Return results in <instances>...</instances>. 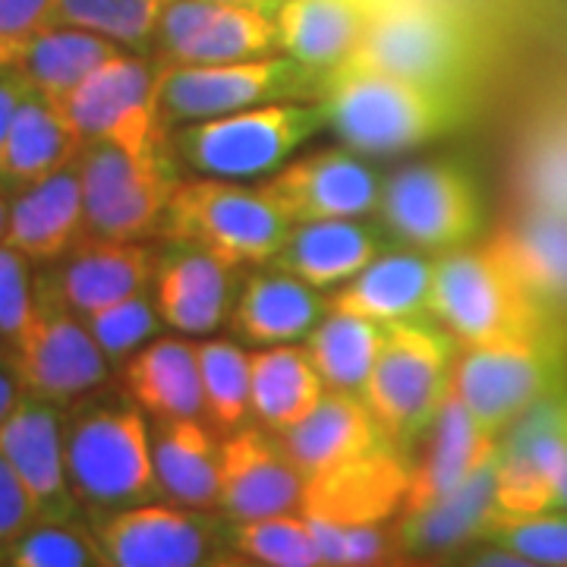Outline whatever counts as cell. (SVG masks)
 Wrapping results in <instances>:
<instances>
[{
	"instance_id": "6da1fadb",
	"label": "cell",
	"mask_w": 567,
	"mask_h": 567,
	"mask_svg": "<svg viewBox=\"0 0 567 567\" xmlns=\"http://www.w3.org/2000/svg\"><path fill=\"white\" fill-rule=\"evenodd\" d=\"M316 102L328 126L360 155H394L442 140L464 123L470 99L375 70L334 66Z\"/></svg>"
},
{
	"instance_id": "7a4b0ae2",
	"label": "cell",
	"mask_w": 567,
	"mask_h": 567,
	"mask_svg": "<svg viewBox=\"0 0 567 567\" xmlns=\"http://www.w3.org/2000/svg\"><path fill=\"white\" fill-rule=\"evenodd\" d=\"M66 476L85 514L158 502L152 420L126 394L102 391L66 406Z\"/></svg>"
},
{
	"instance_id": "3957f363",
	"label": "cell",
	"mask_w": 567,
	"mask_h": 567,
	"mask_svg": "<svg viewBox=\"0 0 567 567\" xmlns=\"http://www.w3.org/2000/svg\"><path fill=\"white\" fill-rule=\"evenodd\" d=\"M429 316L445 328L457 347L507 341L565 344V324L529 293L492 244L464 246L439 256Z\"/></svg>"
},
{
	"instance_id": "277c9868",
	"label": "cell",
	"mask_w": 567,
	"mask_h": 567,
	"mask_svg": "<svg viewBox=\"0 0 567 567\" xmlns=\"http://www.w3.org/2000/svg\"><path fill=\"white\" fill-rule=\"evenodd\" d=\"M341 66L375 70L466 99L476 44L457 13L435 0H372L363 41Z\"/></svg>"
},
{
	"instance_id": "5b68a950",
	"label": "cell",
	"mask_w": 567,
	"mask_h": 567,
	"mask_svg": "<svg viewBox=\"0 0 567 567\" xmlns=\"http://www.w3.org/2000/svg\"><path fill=\"white\" fill-rule=\"evenodd\" d=\"M293 224L268 203L262 189L224 177H186L177 183L162 234L171 246L199 249L230 268L271 265Z\"/></svg>"
},
{
	"instance_id": "8992f818",
	"label": "cell",
	"mask_w": 567,
	"mask_h": 567,
	"mask_svg": "<svg viewBox=\"0 0 567 567\" xmlns=\"http://www.w3.org/2000/svg\"><path fill=\"white\" fill-rule=\"evenodd\" d=\"M457 341L429 319L385 324V341L363 388L372 410L394 445L410 451L425 439L451 394Z\"/></svg>"
},
{
	"instance_id": "52a82bcc",
	"label": "cell",
	"mask_w": 567,
	"mask_h": 567,
	"mask_svg": "<svg viewBox=\"0 0 567 567\" xmlns=\"http://www.w3.org/2000/svg\"><path fill=\"white\" fill-rule=\"evenodd\" d=\"M328 121L319 102H275L174 130V155L205 177L252 181L281 171Z\"/></svg>"
},
{
	"instance_id": "ba28073f",
	"label": "cell",
	"mask_w": 567,
	"mask_h": 567,
	"mask_svg": "<svg viewBox=\"0 0 567 567\" xmlns=\"http://www.w3.org/2000/svg\"><path fill=\"white\" fill-rule=\"evenodd\" d=\"M158 73V104L171 130L246 107L275 102H306L319 95L322 76L287 54L234 63H164Z\"/></svg>"
},
{
	"instance_id": "9c48e42d",
	"label": "cell",
	"mask_w": 567,
	"mask_h": 567,
	"mask_svg": "<svg viewBox=\"0 0 567 567\" xmlns=\"http://www.w3.org/2000/svg\"><path fill=\"white\" fill-rule=\"evenodd\" d=\"M7 363L25 394L58 406L102 391L114 372L89 324L63 303L44 275L35 278V309L20 338L7 347Z\"/></svg>"
},
{
	"instance_id": "30bf717a",
	"label": "cell",
	"mask_w": 567,
	"mask_h": 567,
	"mask_svg": "<svg viewBox=\"0 0 567 567\" xmlns=\"http://www.w3.org/2000/svg\"><path fill=\"white\" fill-rule=\"evenodd\" d=\"M227 527L218 511L167 498L85 514L102 567H205L227 548Z\"/></svg>"
},
{
	"instance_id": "8fae6325",
	"label": "cell",
	"mask_w": 567,
	"mask_h": 567,
	"mask_svg": "<svg viewBox=\"0 0 567 567\" xmlns=\"http://www.w3.org/2000/svg\"><path fill=\"white\" fill-rule=\"evenodd\" d=\"M89 237L145 240L162 234L171 196L181 183L171 152L130 155L111 142H89L80 158Z\"/></svg>"
},
{
	"instance_id": "7c38bea8",
	"label": "cell",
	"mask_w": 567,
	"mask_h": 567,
	"mask_svg": "<svg viewBox=\"0 0 567 567\" xmlns=\"http://www.w3.org/2000/svg\"><path fill=\"white\" fill-rule=\"evenodd\" d=\"M379 212L398 244L429 256L464 249L483 227V199L476 181L454 162L401 167L385 181Z\"/></svg>"
},
{
	"instance_id": "4fadbf2b",
	"label": "cell",
	"mask_w": 567,
	"mask_h": 567,
	"mask_svg": "<svg viewBox=\"0 0 567 567\" xmlns=\"http://www.w3.org/2000/svg\"><path fill=\"white\" fill-rule=\"evenodd\" d=\"M565 382V344L558 341L461 347L451 369V391L495 439Z\"/></svg>"
},
{
	"instance_id": "5bb4252c",
	"label": "cell",
	"mask_w": 567,
	"mask_h": 567,
	"mask_svg": "<svg viewBox=\"0 0 567 567\" xmlns=\"http://www.w3.org/2000/svg\"><path fill=\"white\" fill-rule=\"evenodd\" d=\"M58 107L85 142H111L130 155H158L174 145L158 104L155 63L126 48L80 82Z\"/></svg>"
},
{
	"instance_id": "9a60e30c",
	"label": "cell",
	"mask_w": 567,
	"mask_h": 567,
	"mask_svg": "<svg viewBox=\"0 0 567 567\" xmlns=\"http://www.w3.org/2000/svg\"><path fill=\"white\" fill-rule=\"evenodd\" d=\"M290 224L365 218L379 212L385 181L353 148H319L290 158L259 186Z\"/></svg>"
},
{
	"instance_id": "2e32d148",
	"label": "cell",
	"mask_w": 567,
	"mask_h": 567,
	"mask_svg": "<svg viewBox=\"0 0 567 567\" xmlns=\"http://www.w3.org/2000/svg\"><path fill=\"white\" fill-rule=\"evenodd\" d=\"M306 473L290 457L278 432L265 425H240L221 435V495L218 514L230 524L300 514Z\"/></svg>"
},
{
	"instance_id": "e0dca14e",
	"label": "cell",
	"mask_w": 567,
	"mask_h": 567,
	"mask_svg": "<svg viewBox=\"0 0 567 567\" xmlns=\"http://www.w3.org/2000/svg\"><path fill=\"white\" fill-rule=\"evenodd\" d=\"M410 476V451L385 439L347 464L309 476L303 514L338 527L391 524L406 505Z\"/></svg>"
},
{
	"instance_id": "ac0fdd59",
	"label": "cell",
	"mask_w": 567,
	"mask_h": 567,
	"mask_svg": "<svg viewBox=\"0 0 567 567\" xmlns=\"http://www.w3.org/2000/svg\"><path fill=\"white\" fill-rule=\"evenodd\" d=\"M155 48L164 63H234L281 51L275 13L215 0H171Z\"/></svg>"
},
{
	"instance_id": "d6986e66",
	"label": "cell",
	"mask_w": 567,
	"mask_h": 567,
	"mask_svg": "<svg viewBox=\"0 0 567 567\" xmlns=\"http://www.w3.org/2000/svg\"><path fill=\"white\" fill-rule=\"evenodd\" d=\"M66 406L48 404L22 391L10 416L0 423V454L29 492L39 520L73 524L80 520V502L66 476V442H63Z\"/></svg>"
},
{
	"instance_id": "ffe728a7",
	"label": "cell",
	"mask_w": 567,
	"mask_h": 567,
	"mask_svg": "<svg viewBox=\"0 0 567 567\" xmlns=\"http://www.w3.org/2000/svg\"><path fill=\"white\" fill-rule=\"evenodd\" d=\"M158 256L142 240L82 237L51 275H44L80 319L152 290Z\"/></svg>"
},
{
	"instance_id": "44dd1931",
	"label": "cell",
	"mask_w": 567,
	"mask_h": 567,
	"mask_svg": "<svg viewBox=\"0 0 567 567\" xmlns=\"http://www.w3.org/2000/svg\"><path fill=\"white\" fill-rule=\"evenodd\" d=\"M495 517V457L464 486L425 507L394 517V539L404 555L425 565L447 567L464 548L483 543Z\"/></svg>"
},
{
	"instance_id": "7402d4cb",
	"label": "cell",
	"mask_w": 567,
	"mask_h": 567,
	"mask_svg": "<svg viewBox=\"0 0 567 567\" xmlns=\"http://www.w3.org/2000/svg\"><path fill=\"white\" fill-rule=\"evenodd\" d=\"M82 237H89V227L80 162L13 193L3 244L17 249L22 259L32 265H58Z\"/></svg>"
},
{
	"instance_id": "603a6c76",
	"label": "cell",
	"mask_w": 567,
	"mask_h": 567,
	"mask_svg": "<svg viewBox=\"0 0 567 567\" xmlns=\"http://www.w3.org/2000/svg\"><path fill=\"white\" fill-rule=\"evenodd\" d=\"M498 442L502 439L488 435L451 391L439 420L425 432L423 454L413 461L404 511L432 505L464 486L473 473H480L498 454Z\"/></svg>"
},
{
	"instance_id": "cb8c5ba5",
	"label": "cell",
	"mask_w": 567,
	"mask_h": 567,
	"mask_svg": "<svg viewBox=\"0 0 567 567\" xmlns=\"http://www.w3.org/2000/svg\"><path fill=\"white\" fill-rule=\"evenodd\" d=\"M435 265L439 256H429L410 246L398 252H382L353 281L331 290L328 309L363 316L379 324L423 319L425 312H432Z\"/></svg>"
},
{
	"instance_id": "d4e9b609",
	"label": "cell",
	"mask_w": 567,
	"mask_h": 567,
	"mask_svg": "<svg viewBox=\"0 0 567 567\" xmlns=\"http://www.w3.org/2000/svg\"><path fill=\"white\" fill-rule=\"evenodd\" d=\"M237 268L205 256L199 249L174 246L158 259L152 297L167 328L181 334H212L234 309Z\"/></svg>"
},
{
	"instance_id": "484cf974",
	"label": "cell",
	"mask_w": 567,
	"mask_h": 567,
	"mask_svg": "<svg viewBox=\"0 0 567 567\" xmlns=\"http://www.w3.org/2000/svg\"><path fill=\"white\" fill-rule=\"evenodd\" d=\"M385 252V240L363 218L293 224L275 268L290 271L316 290H338Z\"/></svg>"
},
{
	"instance_id": "4316f807",
	"label": "cell",
	"mask_w": 567,
	"mask_h": 567,
	"mask_svg": "<svg viewBox=\"0 0 567 567\" xmlns=\"http://www.w3.org/2000/svg\"><path fill=\"white\" fill-rule=\"evenodd\" d=\"M324 312L328 300L319 297L316 287L271 265L268 271L246 278L230 309V328L252 347L297 344L300 338H309Z\"/></svg>"
},
{
	"instance_id": "83f0119b",
	"label": "cell",
	"mask_w": 567,
	"mask_h": 567,
	"mask_svg": "<svg viewBox=\"0 0 567 567\" xmlns=\"http://www.w3.org/2000/svg\"><path fill=\"white\" fill-rule=\"evenodd\" d=\"M221 432L203 416L152 420L155 473L167 502L199 511H218L221 495Z\"/></svg>"
},
{
	"instance_id": "f1b7e54d",
	"label": "cell",
	"mask_w": 567,
	"mask_h": 567,
	"mask_svg": "<svg viewBox=\"0 0 567 567\" xmlns=\"http://www.w3.org/2000/svg\"><path fill=\"white\" fill-rule=\"evenodd\" d=\"M372 0H281L275 10L281 54L324 76L360 48Z\"/></svg>"
},
{
	"instance_id": "f546056e",
	"label": "cell",
	"mask_w": 567,
	"mask_h": 567,
	"mask_svg": "<svg viewBox=\"0 0 567 567\" xmlns=\"http://www.w3.org/2000/svg\"><path fill=\"white\" fill-rule=\"evenodd\" d=\"M117 372H121V391L148 420L203 416L196 341L152 338Z\"/></svg>"
},
{
	"instance_id": "4dcf8cb0",
	"label": "cell",
	"mask_w": 567,
	"mask_h": 567,
	"mask_svg": "<svg viewBox=\"0 0 567 567\" xmlns=\"http://www.w3.org/2000/svg\"><path fill=\"white\" fill-rule=\"evenodd\" d=\"M281 439L309 480L382 445L388 435L375 423L363 394L328 388L316 410L293 429L281 432Z\"/></svg>"
},
{
	"instance_id": "1f68e13d",
	"label": "cell",
	"mask_w": 567,
	"mask_h": 567,
	"mask_svg": "<svg viewBox=\"0 0 567 567\" xmlns=\"http://www.w3.org/2000/svg\"><path fill=\"white\" fill-rule=\"evenodd\" d=\"M488 244L517 271L529 293L567 324V218L539 208H520Z\"/></svg>"
},
{
	"instance_id": "d6a6232c",
	"label": "cell",
	"mask_w": 567,
	"mask_h": 567,
	"mask_svg": "<svg viewBox=\"0 0 567 567\" xmlns=\"http://www.w3.org/2000/svg\"><path fill=\"white\" fill-rule=\"evenodd\" d=\"M85 145V136L63 117L58 104L29 92L10 126L0 162V186L20 193L32 183L48 181L80 162Z\"/></svg>"
},
{
	"instance_id": "836d02e7",
	"label": "cell",
	"mask_w": 567,
	"mask_h": 567,
	"mask_svg": "<svg viewBox=\"0 0 567 567\" xmlns=\"http://www.w3.org/2000/svg\"><path fill=\"white\" fill-rule=\"evenodd\" d=\"M249 379L252 416L278 435L306 420L328 391L309 350L300 344L256 347L249 353Z\"/></svg>"
},
{
	"instance_id": "e575fe53",
	"label": "cell",
	"mask_w": 567,
	"mask_h": 567,
	"mask_svg": "<svg viewBox=\"0 0 567 567\" xmlns=\"http://www.w3.org/2000/svg\"><path fill=\"white\" fill-rule=\"evenodd\" d=\"M117 51H123L121 44L102 39L95 32L54 25L35 41L20 73L35 95L48 99L51 104H61L73 89H80V82L89 80Z\"/></svg>"
},
{
	"instance_id": "d590c367",
	"label": "cell",
	"mask_w": 567,
	"mask_h": 567,
	"mask_svg": "<svg viewBox=\"0 0 567 567\" xmlns=\"http://www.w3.org/2000/svg\"><path fill=\"white\" fill-rule=\"evenodd\" d=\"M382 341H385V324L328 309L322 322L309 331L303 347L319 369L324 388L363 394Z\"/></svg>"
},
{
	"instance_id": "8d00e7d4",
	"label": "cell",
	"mask_w": 567,
	"mask_h": 567,
	"mask_svg": "<svg viewBox=\"0 0 567 567\" xmlns=\"http://www.w3.org/2000/svg\"><path fill=\"white\" fill-rule=\"evenodd\" d=\"M196 360L203 382V420L221 435L237 432L252 416L249 353L234 341L208 338L196 341Z\"/></svg>"
},
{
	"instance_id": "74e56055",
	"label": "cell",
	"mask_w": 567,
	"mask_h": 567,
	"mask_svg": "<svg viewBox=\"0 0 567 567\" xmlns=\"http://www.w3.org/2000/svg\"><path fill=\"white\" fill-rule=\"evenodd\" d=\"M517 193L524 208L567 218V111L529 126L517 158Z\"/></svg>"
},
{
	"instance_id": "f35d334b",
	"label": "cell",
	"mask_w": 567,
	"mask_h": 567,
	"mask_svg": "<svg viewBox=\"0 0 567 567\" xmlns=\"http://www.w3.org/2000/svg\"><path fill=\"white\" fill-rule=\"evenodd\" d=\"M167 3L171 0H58V25L95 32L142 54L155 48Z\"/></svg>"
},
{
	"instance_id": "ab89813d",
	"label": "cell",
	"mask_w": 567,
	"mask_h": 567,
	"mask_svg": "<svg viewBox=\"0 0 567 567\" xmlns=\"http://www.w3.org/2000/svg\"><path fill=\"white\" fill-rule=\"evenodd\" d=\"M227 548L262 567H322L319 543L303 511L230 524Z\"/></svg>"
},
{
	"instance_id": "60d3db41",
	"label": "cell",
	"mask_w": 567,
	"mask_h": 567,
	"mask_svg": "<svg viewBox=\"0 0 567 567\" xmlns=\"http://www.w3.org/2000/svg\"><path fill=\"white\" fill-rule=\"evenodd\" d=\"M0 567H102V561L85 524L39 520L0 548Z\"/></svg>"
},
{
	"instance_id": "b9f144b4",
	"label": "cell",
	"mask_w": 567,
	"mask_h": 567,
	"mask_svg": "<svg viewBox=\"0 0 567 567\" xmlns=\"http://www.w3.org/2000/svg\"><path fill=\"white\" fill-rule=\"evenodd\" d=\"M483 543L539 565L567 567V511L548 507L536 514H495Z\"/></svg>"
},
{
	"instance_id": "7bdbcfd3",
	"label": "cell",
	"mask_w": 567,
	"mask_h": 567,
	"mask_svg": "<svg viewBox=\"0 0 567 567\" xmlns=\"http://www.w3.org/2000/svg\"><path fill=\"white\" fill-rule=\"evenodd\" d=\"M82 322L89 324V331H92L95 344L102 347L111 369H121L136 350H142L152 338H158L162 316H158L152 290H145V293L126 297L121 303L85 316Z\"/></svg>"
},
{
	"instance_id": "ee69618b",
	"label": "cell",
	"mask_w": 567,
	"mask_h": 567,
	"mask_svg": "<svg viewBox=\"0 0 567 567\" xmlns=\"http://www.w3.org/2000/svg\"><path fill=\"white\" fill-rule=\"evenodd\" d=\"M58 25V0H0V73H20L35 41Z\"/></svg>"
},
{
	"instance_id": "f6af8a7d",
	"label": "cell",
	"mask_w": 567,
	"mask_h": 567,
	"mask_svg": "<svg viewBox=\"0 0 567 567\" xmlns=\"http://www.w3.org/2000/svg\"><path fill=\"white\" fill-rule=\"evenodd\" d=\"M29 259L17 249L0 244V341L10 347L29 322L35 309V278L29 271Z\"/></svg>"
},
{
	"instance_id": "bcb514c9",
	"label": "cell",
	"mask_w": 567,
	"mask_h": 567,
	"mask_svg": "<svg viewBox=\"0 0 567 567\" xmlns=\"http://www.w3.org/2000/svg\"><path fill=\"white\" fill-rule=\"evenodd\" d=\"M32 524H39V511L10 461L0 454V548L22 536Z\"/></svg>"
},
{
	"instance_id": "7dc6e473",
	"label": "cell",
	"mask_w": 567,
	"mask_h": 567,
	"mask_svg": "<svg viewBox=\"0 0 567 567\" xmlns=\"http://www.w3.org/2000/svg\"><path fill=\"white\" fill-rule=\"evenodd\" d=\"M29 82L22 80V73H0V162H3V148L10 140V126L17 121V111L29 95Z\"/></svg>"
},
{
	"instance_id": "c3c4849f",
	"label": "cell",
	"mask_w": 567,
	"mask_h": 567,
	"mask_svg": "<svg viewBox=\"0 0 567 567\" xmlns=\"http://www.w3.org/2000/svg\"><path fill=\"white\" fill-rule=\"evenodd\" d=\"M447 567H548L539 565V561H529V558H520V555H514V551H505V548L492 546V543H483L480 548H473V551H461L454 561Z\"/></svg>"
},
{
	"instance_id": "681fc988",
	"label": "cell",
	"mask_w": 567,
	"mask_h": 567,
	"mask_svg": "<svg viewBox=\"0 0 567 567\" xmlns=\"http://www.w3.org/2000/svg\"><path fill=\"white\" fill-rule=\"evenodd\" d=\"M20 394H22V388L20 382H17V375H13L10 363H0V423L10 416V410L17 406Z\"/></svg>"
},
{
	"instance_id": "f907efd6",
	"label": "cell",
	"mask_w": 567,
	"mask_h": 567,
	"mask_svg": "<svg viewBox=\"0 0 567 567\" xmlns=\"http://www.w3.org/2000/svg\"><path fill=\"white\" fill-rule=\"evenodd\" d=\"M205 567H262V565L249 561V558H246V555H240V551H230V555H227V551H221L215 561H208Z\"/></svg>"
},
{
	"instance_id": "816d5d0a",
	"label": "cell",
	"mask_w": 567,
	"mask_h": 567,
	"mask_svg": "<svg viewBox=\"0 0 567 567\" xmlns=\"http://www.w3.org/2000/svg\"><path fill=\"white\" fill-rule=\"evenodd\" d=\"M215 3H237V7H256V10H268L275 13L281 7V0H215Z\"/></svg>"
},
{
	"instance_id": "f5cc1de1",
	"label": "cell",
	"mask_w": 567,
	"mask_h": 567,
	"mask_svg": "<svg viewBox=\"0 0 567 567\" xmlns=\"http://www.w3.org/2000/svg\"><path fill=\"white\" fill-rule=\"evenodd\" d=\"M10 203H13V199H7V193H3V186H0V244H3V237H7V224H10Z\"/></svg>"
},
{
	"instance_id": "db71d44e",
	"label": "cell",
	"mask_w": 567,
	"mask_h": 567,
	"mask_svg": "<svg viewBox=\"0 0 567 567\" xmlns=\"http://www.w3.org/2000/svg\"><path fill=\"white\" fill-rule=\"evenodd\" d=\"M555 507H561V511H567V473L561 476V483H558V488H555Z\"/></svg>"
},
{
	"instance_id": "11a10c76",
	"label": "cell",
	"mask_w": 567,
	"mask_h": 567,
	"mask_svg": "<svg viewBox=\"0 0 567 567\" xmlns=\"http://www.w3.org/2000/svg\"><path fill=\"white\" fill-rule=\"evenodd\" d=\"M0 363H7V347L0 344Z\"/></svg>"
},
{
	"instance_id": "9f6ffc18",
	"label": "cell",
	"mask_w": 567,
	"mask_h": 567,
	"mask_svg": "<svg viewBox=\"0 0 567 567\" xmlns=\"http://www.w3.org/2000/svg\"><path fill=\"white\" fill-rule=\"evenodd\" d=\"M0 344H3V341H0Z\"/></svg>"
}]
</instances>
